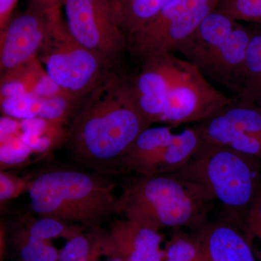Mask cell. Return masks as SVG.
I'll return each instance as SVG.
<instances>
[{
	"mask_svg": "<svg viewBox=\"0 0 261 261\" xmlns=\"http://www.w3.org/2000/svg\"><path fill=\"white\" fill-rule=\"evenodd\" d=\"M151 124L139 111L129 80L111 70L85 99L63 144L77 167L111 176Z\"/></svg>",
	"mask_w": 261,
	"mask_h": 261,
	"instance_id": "6da1fadb",
	"label": "cell"
},
{
	"mask_svg": "<svg viewBox=\"0 0 261 261\" xmlns=\"http://www.w3.org/2000/svg\"><path fill=\"white\" fill-rule=\"evenodd\" d=\"M116 188L111 176L76 166L42 171L31 180L28 192L31 209L39 217L92 231L118 214Z\"/></svg>",
	"mask_w": 261,
	"mask_h": 261,
	"instance_id": "7a4b0ae2",
	"label": "cell"
},
{
	"mask_svg": "<svg viewBox=\"0 0 261 261\" xmlns=\"http://www.w3.org/2000/svg\"><path fill=\"white\" fill-rule=\"evenodd\" d=\"M211 201L202 189L176 173L137 175L123 186L118 214L159 231L202 226Z\"/></svg>",
	"mask_w": 261,
	"mask_h": 261,
	"instance_id": "3957f363",
	"label": "cell"
},
{
	"mask_svg": "<svg viewBox=\"0 0 261 261\" xmlns=\"http://www.w3.org/2000/svg\"><path fill=\"white\" fill-rule=\"evenodd\" d=\"M260 161L227 146L202 143L175 173L219 200L245 230V216L261 190Z\"/></svg>",
	"mask_w": 261,
	"mask_h": 261,
	"instance_id": "277c9868",
	"label": "cell"
},
{
	"mask_svg": "<svg viewBox=\"0 0 261 261\" xmlns=\"http://www.w3.org/2000/svg\"><path fill=\"white\" fill-rule=\"evenodd\" d=\"M53 30L37 58L45 71L65 93L85 99L113 65L104 57L87 49L70 35L61 9L53 13Z\"/></svg>",
	"mask_w": 261,
	"mask_h": 261,
	"instance_id": "5b68a950",
	"label": "cell"
},
{
	"mask_svg": "<svg viewBox=\"0 0 261 261\" xmlns=\"http://www.w3.org/2000/svg\"><path fill=\"white\" fill-rule=\"evenodd\" d=\"M63 7L71 37L116 66L128 45L109 1L65 0Z\"/></svg>",
	"mask_w": 261,
	"mask_h": 261,
	"instance_id": "8992f818",
	"label": "cell"
},
{
	"mask_svg": "<svg viewBox=\"0 0 261 261\" xmlns=\"http://www.w3.org/2000/svg\"><path fill=\"white\" fill-rule=\"evenodd\" d=\"M236 103L214 88L197 67L189 62L168 93L162 123L177 126L205 121Z\"/></svg>",
	"mask_w": 261,
	"mask_h": 261,
	"instance_id": "52a82bcc",
	"label": "cell"
},
{
	"mask_svg": "<svg viewBox=\"0 0 261 261\" xmlns=\"http://www.w3.org/2000/svg\"><path fill=\"white\" fill-rule=\"evenodd\" d=\"M53 13L27 8L12 15L0 31V73H6L37 58L51 35Z\"/></svg>",
	"mask_w": 261,
	"mask_h": 261,
	"instance_id": "ba28073f",
	"label": "cell"
},
{
	"mask_svg": "<svg viewBox=\"0 0 261 261\" xmlns=\"http://www.w3.org/2000/svg\"><path fill=\"white\" fill-rule=\"evenodd\" d=\"M174 135L171 127L146 128L123 156L121 171L149 176L173 173L181 169L188 162L189 157L173 140Z\"/></svg>",
	"mask_w": 261,
	"mask_h": 261,
	"instance_id": "9c48e42d",
	"label": "cell"
},
{
	"mask_svg": "<svg viewBox=\"0 0 261 261\" xmlns=\"http://www.w3.org/2000/svg\"><path fill=\"white\" fill-rule=\"evenodd\" d=\"M188 64L172 53L154 57L143 62L140 73L129 81L137 108L150 124L161 121L168 93Z\"/></svg>",
	"mask_w": 261,
	"mask_h": 261,
	"instance_id": "30bf717a",
	"label": "cell"
},
{
	"mask_svg": "<svg viewBox=\"0 0 261 261\" xmlns=\"http://www.w3.org/2000/svg\"><path fill=\"white\" fill-rule=\"evenodd\" d=\"M111 257L124 261H165L163 236L159 230L123 218L111 224L108 232Z\"/></svg>",
	"mask_w": 261,
	"mask_h": 261,
	"instance_id": "8fae6325",
	"label": "cell"
},
{
	"mask_svg": "<svg viewBox=\"0 0 261 261\" xmlns=\"http://www.w3.org/2000/svg\"><path fill=\"white\" fill-rule=\"evenodd\" d=\"M195 127L202 143L227 146L243 135L261 138V110L236 102Z\"/></svg>",
	"mask_w": 261,
	"mask_h": 261,
	"instance_id": "7c38bea8",
	"label": "cell"
},
{
	"mask_svg": "<svg viewBox=\"0 0 261 261\" xmlns=\"http://www.w3.org/2000/svg\"><path fill=\"white\" fill-rule=\"evenodd\" d=\"M251 29L238 24L228 40L198 70L205 77L240 93Z\"/></svg>",
	"mask_w": 261,
	"mask_h": 261,
	"instance_id": "4fadbf2b",
	"label": "cell"
},
{
	"mask_svg": "<svg viewBox=\"0 0 261 261\" xmlns=\"http://www.w3.org/2000/svg\"><path fill=\"white\" fill-rule=\"evenodd\" d=\"M238 24L233 19L216 10L178 44L176 50L186 58V61L200 68L224 45Z\"/></svg>",
	"mask_w": 261,
	"mask_h": 261,
	"instance_id": "5bb4252c",
	"label": "cell"
},
{
	"mask_svg": "<svg viewBox=\"0 0 261 261\" xmlns=\"http://www.w3.org/2000/svg\"><path fill=\"white\" fill-rule=\"evenodd\" d=\"M195 238L207 261H257L250 240L229 223L202 225Z\"/></svg>",
	"mask_w": 261,
	"mask_h": 261,
	"instance_id": "9a60e30c",
	"label": "cell"
},
{
	"mask_svg": "<svg viewBox=\"0 0 261 261\" xmlns=\"http://www.w3.org/2000/svg\"><path fill=\"white\" fill-rule=\"evenodd\" d=\"M0 99L33 94L45 98L61 92L37 58L1 74Z\"/></svg>",
	"mask_w": 261,
	"mask_h": 261,
	"instance_id": "2e32d148",
	"label": "cell"
},
{
	"mask_svg": "<svg viewBox=\"0 0 261 261\" xmlns=\"http://www.w3.org/2000/svg\"><path fill=\"white\" fill-rule=\"evenodd\" d=\"M221 0H171L153 19L127 37L128 50L133 56L168 24L209 3Z\"/></svg>",
	"mask_w": 261,
	"mask_h": 261,
	"instance_id": "e0dca14e",
	"label": "cell"
},
{
	"mask_svg": "<svg viewBox=\"0 0 261 261\" xmlns=\"http://www.w3.org/2000/svg\"><path fill=\"white\" fill-rule=\"evenodd\" d=\"M120 29L127 37L159 14L171 0H108Z\"/></svg>",
	"mask_w": 261,
	"mask_h": 261,
	"instance_id": "ac0fdd59",
	"label": "cell"
},
{
	"mask_svg": "<svg viewBox=\"0 0 261 261\" xmlns=\"http://www.w3.org/2000/svg\"><path fill=\"white\" fill-rule=\"evenodd\" d=\"M245 56L239 104L257 106L261 99V25L251 29Z\"/></svg>",
	"mask_w": 261,
	"mask_h": 261,
	"instance_id": "d6986e66",
	"label": "cell"
},
{
	"mask_svg": "<svg viewBox=\"0 0 261 261\" xmlns=\"http://www.w3.org/2000/svg\"><path fill=\"white\" fill-rule=\"evenodd\" d=\"M84 100L61 91L49 97L43 98L38 117L64 126L68 122L73 121Z\"/></svg>",
	"mask_w": 261,
	"mask_h": 261,
	"instance_id": "ffe728a7",
	"label": "cell"
},
{
	"mask_svg": "<svg viewBox=\"0 0 261 261\" xmlns=\"http://www.w3.org/2000/svg\"><path fill=\"white\" fill-rule=\"evenodd\" d=\"M18 261H58L60 250L49 241L38 240L18 230L13 237Z\"/></svg>",
	"mask_w": 261,
	"mask_h": 261,
	"instance_id": "44dd1931",
	"label": "cell"
},
{
	"mask_svg": "<svg viewBox=\"0 0 261 261\" xmlns=\"http://www.w3.org/2000/svg\"><path fill=\"white\" fill-rule=\"evenodd\" d=\"M23 230L32 238L49 242L58 238L68 240L84 231L78 226H70L58 220L44 217H39V219L29 223Z\"/></svg>",
	"mask_w": 261,
	"mask_h": 261,
	"instance_id": "7402d4cb",
	"label": "cell"
},
{
	"mask_svg": "<svg viewBox=\"0 0 261 261\" xmlns=\"http://www.w3.org/2000/svg\"><path fill=\"white\" fill-rule=\"evenodd\" d=\"M165 261H207L195 238L187 233L176 232L171 237L166 247Z\"/></svg>",
	"mask_w": 261,
	"mask_h": 261,
	"instance_id": "603a6c76",
	"label": "cell"
},
{
	"mask_svg": "<svg viewBox=\"0 0 261 261\" xmlns=\"http://www.w3.org/2000/svg\"><path fill=\"white\" fill-rule=\"evenodd\" d=\"M42 98L33 94H22L0 99L1 111L4 116L25 120L38 117Z\"/></svg>",
	"mask_w": 261,
	"mask_h": 261,
	"instance_id": "cb8c5ba5",
	"label": "cell"
},
{
	"mask_svg": "<svg viewBox=\"0 0 261 261\" xmlns=\"http://www.w3.org/2000/svg\"><path fill=\"white\" fill-rule=\"evenodd\" d=\"M217 10L235 21L245 20L261 25V0L221 2Z\"/></svg>",
	"mask_w": 261,
	"mask_h": 261,
	"instance_id": "d4e9b609",
	"label": "cell"
},
{
	"mask_svg": "<svg viewBox=\"0 0 261 261\" xmlns=\"http://www.w3.org/2000/svg\"><path fill=\"white\" fill-rule=\"evenodd\" d=\"M0 150L2 168L20 164L34 152L22 140L20 133L1 139Z\"/></svg>",
	"mask_w": 261,
	"mask_h": 261,
	"instance_id": "484cf974",
	"label": "cell"
},
{
	"mask_svg": "<svg viewBox=\"0 0 261 261\" xmlns=\"http://www.w3.org/2000/svg\"><path fill=\"white\" fill-rule=\"evenodd\" d=\"M31 180L21 178L9 172L0 173V200L2 203L15 198L22 192L29 191Z\"/></svg>",
	"mask_w": 261,
	"mask_h": 261,
	"instance_id": "4316f807",
	"label": "cell"
},
{
	"mask_svg": "<svg viewBox=\"0 0 261 261\" xmlns=\"http://www.w3.org/2000/svg\"><path fill=\"white\" fill-rule=\"evenodd\" d=\"M245 224L246 232L261 241V190L247 211Z\"/></svg>",
	"mask_w": 261,
	"mask_h": 261,
	"instance_id": "83f0119b",
	"label": "cell"
},
{
	"mask_svg": "<svg viewBox=\"0 0 261 261\" xmlns=\"http://www.w3.org/2000/svg\"><path fill=\"white\" fill-rule=\"evenodd\" d=\"M65 0H28L27 8L32 9L51 13L61 9Z\"/></svg>",
	"mask_w": 261,
	"mask_h": 261,
	"instance_id": "f1b7e54d",
	"label": "cell"
},
{
	"mask_svg": "<svg viewBox=\"0 0 261 261\" xmlns=\"http://www.w3.org/2000/svg\"><path fill=\"white\" fill-rule=\"evenodd\" d=\"M18 0H0V31L5 28L14 13Z\"/></svg>",
	"mask_w": 261,
	"mask_h": 261,
	"instance_id": "f546056e",
	"label": "cell"
},
{
	"mask_svg": "<svg viewBox=\"0 0 261 261\" xmlns=\"http://www.w3.org/2000/svg\"><path fill=\"white\" fill-rule=\"evenodd\" d=\"M0 133L1 139L6 138L10 135L20 133V123L14 120V118L8 116H3L0 122Z\"/></svg>",
	"mask_w": 261,
	"mask_h": 261,
	"instance_id": "4dcf8cb0",
	"label": "cell"
},
{
	"mask_svg": "<svg viewBox=\"0 0 261 261\" xmlns=\"http://www.w3.org/2000/svg\"><path fill=\"white\" fill-rule=\"evenodd\" d=\"M102 255L111 257V252H110L109 246H108V232L106 242H105L103 245L97 247L94 252L89 254L87 256L82 257V258L78 259V260L73 261H98Z\"/></svg>",
	"mask_w": 261,
	"mask_h": 261,
	"instance_id": "1f68e13d",
	"label": "cell"
},
{
	"mask_svg": "<svg viewBox=\"0 0 261 261\" xmlns=\"http://www.w3.org/2000/svg\"><path fill=\"white\" fill-rule=\"evenodd\" d=\"M254 252H255V257H256V258L261 261V250H255Z\"/></svg>",
	"mask_w": 261,
	"mask_h": 261,
	"instance_id": "d6a6232c",
	"label": "cell"
},
{
	"mask_svg": "<svg viewBox=\"0 0 261 261\" xmlns=\"http://www.w3.org/2000/svg\"><path fill=\"white\" fill-rule=\"evenodd\" d=\"M108 261H124L123 259H121V257H111L109 260Z\"/></svg>",
	"mask_w": 261,
	"mask_h": 261,
	"instance_id": "836d02e7",
	"label": "cell"
},
{
	"mask_svg": "<svg viewBox=\"0 0 261 261\" xmlns=\"http://www.w3.org/2000/svg\"><path fill=\"white\" fill-rule=\"evenodd\" d=\"M257 106L261 110V99L258 102H257Z\"/></svg>",
	"mask_w": 261,
	"mask_h": 261,
	"instance_id": "e575fe53",
	"label": "cell"
},
{
	"mask_svg": "<svg viewBox=\"0 0 261 261\" xmlns=\"http://www.w3.org/2000/svg\"><path fill=\"white\" fill-rule=\"evenodd\" d=\"M233 1V0H221V2H226V3H227V2H231Z\"/></svg>",
	"mask_w": 261,
	"mask_h": 261,
	"instance_id": "d590c367",
	"label": "cell"
}]
</instances>
